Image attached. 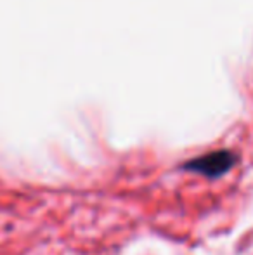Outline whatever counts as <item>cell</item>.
Here are the masks:
<instances>
[{"instance_id":"obj_1","label":"cell","mask_w":253,"mask_h":255,"mask_svg":"<svg viewBox=\"0 0 253 255\" xmlns=\"http://www.w3.org/2000/svg\"><path fill=\"white\" fill-rule=\"evenodd\" d=\"M236 160L238 158L233 151L220 149V151H212L208 154L194 158V160H189L184 165V168L191 172H196V174H201V175H205V177L215 179V177H220V175L227 174V172L234 167Z\"/></svg>"}]
</instances>
